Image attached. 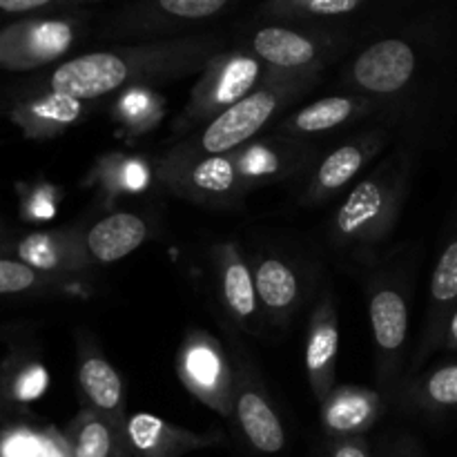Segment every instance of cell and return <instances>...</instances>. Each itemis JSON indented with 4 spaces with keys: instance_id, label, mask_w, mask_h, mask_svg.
<instances>
[{
    "instance_id": "1",
    "label": "cell",
    "mask_w": 457,
    "mask_h": 457,
    "mask_svg": "<svg viewBox=\"0 0 457 457\" xmlns=\"http://www.w3.org/2000/svg\"><path fill=\"white\" fill-rule=\"evenodd\" d=\"M221 47L223 36L208 31L96 49L54 67L45 87L76 101H96L123 87H147L156 80L204 71Z\"/></svg>"
},
{
    "instance_id": "2",
    "label": "cell",
    "mask_w": 457,
    "mask_h": 457,
    "mask_svg": "<svg viewBox=\"0 0 457 457\" xmlns=\"http://www.w3.org/2000/svg\"><path fill=\"white\" fill-rule=\"evenodd\" d=\"M317 74H284L268 70L254 92L214 116L199 138L187 147L199 154H232L239 147L248 145L275 119L281 107L311 89Z\"/></svg>"
},
{
    "instance_id": "3",
    "label": "cell",
    "mask_w": 457,
    "mask_h": 457,
    "mask_svg": "<svg viewBox=\"0 0 457 457\" xmlns=\"http://www.w3.org/2000/svg\"><path fill=\"white\" fill-rule=\"evenodd\" d=\"M85 9L18 18L0 31V62L9 71H29L65 56L87 29Z\"/></svg>"
},
{
    "instance_id": "4",
    "label": "cell",
    "mask_w": 457,
    "mask_h": 457,
    "mask_svg": "<svg viewBox=\"0 0 457 457\" xmlns=\"http://www.w3.org/2000/svg\"><path fill=\"white\" fill-rule=\"evenodd\" d=\"M344 36L315 22L266 21L250 34L245 49L268 70L284 74H320L321 67L344 47Z\"/></svg>"
},
{
    "instance_id": "5",
    "label": "cell",
    "mask_w": 457,
    "mask_h": 457,
    "mask_svg": "<svg viewBox=\"0 0 457 457\" xmlns=\"http://www.w3.org/2000/svg\"><path fill=\"white\" fill-rule=\"evenodd\" d=\"M235 0H129L105 18L101 36L107 38H174L186 29L214 21Z\"/></svg>"
},
{
    "instance_id": "6",
    "label": "cell",
    "mask_w": 457,
    "mask_h": 457,
    "mask_svg": "<svg viewBox=\"0 0 457 457\" xmlns=\"http://www.w3.org/2000/svg\"><path fill=\"white\" fill-rule=\"evenodd\" d=\"M266 71L268 67L245 47L232 52L221 49L201 71L187 101L183 123H210L214 116L254 92Z\"/></svg>"
},
{
    "instance_id": "7",
    "label": "cell",
    "mask_w": 457,
    "mask_h": 457,
    "mask_svg": "<svg viewBox=\"0 0 457 457\" xmlns=\"http://www.w3.org/2000/svg\"><path fill=\"white\" fill-rule=\"evenodd\" d=\"M402 199V181L386 165L361 179L333 219V232L342 241H375L395 223Z\"/></svg>"
},
{
    "instance_id": "8",
    "label": "cell",
    "mask_w": 457,
    "mask_h": 457,
    "mask_svg": "<svg viewBox=\"0 0 457 457\" xmlns=\"http://www.w3.org/2000/svg\"><path fill=\"white\" fill-rule=\"evenodd\" d=\"M161 174L174 192L201 201V204L232 201L245 192L235 152L232 154H199L187 145L177 147L163 161Z\"/></svg>"
},
{
    "instance_id": "9",
    "label": "cell",
    "mask_w": 457,
    "mask_h": 457,
    "mask_svg": "<svg viewBox=\"0 0 457 457\" xmlns=\"http://www.w3.org/2000/svg\"><path fill=\"white\" fill-rule=\"evenodd\" d=\"M181 382L192 395L221 415H230L235 406V378L217 339L208 333H195L186 339L177 357Z\"/></svg>"
},
{
    "instance_id": "10",
    "label": "cell",
    "mask_w": 457,
    "mask_h": 457,
    "mask_svg": "<svg viewBox=\"0 0 457 457\" xmlns=\"http://www.w3.org/2000/svg\"><path fill=\"white\" fill-rule=\"evenodd\" d=\"M418 70V54L404 38H382L353 61L351 80L361 92L391 96L402 92Z\"/></svg>"
},
{
    "instance_id": "11",
    "label": "cell",
    "mask_w": 457,
    "mask_h": 457,
    "mask_svg": "<svg viewBox=\"0 0 457 457\" xmlns=\"http://www.w3.org/2000/svg\"><path fill=\"white\" fill-rule=\"evenodd\" d=\"M125 437L134 457H183L195 451L210 449L219 442L217 436L187 431L150 413H137L128 418Z\"/></svg>"
},
{
    "instance_id": "12",
    "label": "cell",
    "mask_w": 457,
    "mask_h": 457,
    "mask_svg": "<svg viewBox=\"0 0 457 457\" xmlns=\"http://www.w3.org/2000/svg\"><path fill=\"white\" fill-rule=\"evenodd\" d=\"M339 355L337 312L330 299H324L315 308L306 342V373L320 404L335 391V369Z\"/></svg>"
},
{
    "instance_id": "13",
    "label": "cell",
    "mask_w": 457,
    "mask_h": 457,
    "mask_svg": "<svg viewBox=\"0 0 457 457\" xmlns=\"http://www.w3.org/2000/svg\"><path fill=\"white\" fill-rule=\"evenodd\" d=\"M83 114V101L43 87L12 107V119L29 138H52Z\"/></svg>"
},
{
    "instance_id": "14",
    "label": "cell",
    "mask_w": 457,
    "mask_h": 457,
    "mask_svg": "<svg viewBox=\"0 0 457 457\" xmlns=\"http://www.w3.org/2000/svg\"><path fill=\"white\" fill-rule=\"evenodd\" d=\"M235 415L245 440L254 451L263 455H275L286 446V431L279 415L272 409L268 397L248 379L237 386Z\"/></svg>"
},
{
    "instance_id": "15",
    "label": "cell",
    "mask_w": 457,
    "mask_h": 457,
    "mask_svg": "<svg viewBox=\"0 0 457 457\" xmlns=\"http://www.w3.org/2000/svg\"><path fill=\"white\" fill-rule=\"evenodd\" d=\"M79 384L83 395L87 397L89 411L125 433V386L114 366L101 355H85L79 366Z\"/></svg>"
},
{
    "instance_id": "16",
    "label": "cell",
    "mask_w": 457,
    "mask_h": 457,
    "mask_svg": "<svg viewBox=\"0 0 457 457\" xmlns=\"http://www.w3.org/2000/svg\"><path fill=\"white\" fill-rule=\"evenodd\" d=\"M145 239V219L134 212H114L94 223L83 241L92 262L116 263L141 248Z\"/></svg>"
},
{
    "instance_id": "17",
    "label": "cell",
    "mask_w": 457,
    "mask_h": 457,
    "mask_svg": "<svg viewBox=\"0 0 457 457\" xmlns=\"http://www.w3.org/2000/svg\"><path fill=\"white\" fill-rule=\"evenodd\" d=\"M379 397L369 388L342 386L328 395L321 404V424L330 436L355 437L373 427L379 418Z\"/></svg>"
},
{
    "instance_id": "18",
    "label": "cell",
    "mask_w": 457,
    "mask_h": 457,
    "mask_svg": "<svg viewBox=\"0 0 457 457\" xmlns=\"http://www.w3.org/2000/svg\"><path fill=\"white\" fill-rule=\"evenodd\" d=\"M18 259L47 275L83 270L92 262L85 241L80 244L67 232H31L18 244Z\"/></svg>"
},
{
    "instance_id": "19",
    "label": "cell",
    "mask_w": 457,
    "mask_h": 457,
    "mask_svg": "<svg viewBox=\"0 0 457 457\" xmlns=\"http://www.w3.org/2000/svg\"><path fill=\"white\" fill-rule=\"evenodd\" d=\"M373 342L384 357H393L402 351L409 335V306L400 290L379 288L369 302Z\"/></svg>"
},
{
    "instance_id": "20",
    "label": "cell",
    "mask_w": 457,
    "mask_h": 457,
    "mask_svg": "<svg viewBox=\"0 0 457 457\" xmlns=\"http://www.w3.org/2000/svg\"><path fill=\"white\" fill-rule=\"evenodd\" d=\"M221 293L228 312L239 324L248 326L259 312V293L254 284V272L245 266L235 245H223L221 250Z\"/></svg>"
},
{
    "instance_id": "21",
    "label": "cell",
    "mask_w": 457,
    "mask_h": 457,
    "mask_svg": "<svg viewBox=\"0 0 457 457\" xmlns=\"http://www.w3.org/2000/svg\"><path fill=\"white\" fill-rule=\"evenodd\" d=\"M71 457H129L128 437L105 418L85 409L70 428Z\"/></svg>"
},
{
    "instance_id": "22",
    "label": "cell",
    "mask_w": 457,
    "mask_h": 457,
    "mask_svg": "<svg viewBox=\"0 0 457 457\" xmlns=\"http://www.w3.org/2000/svg\"><path fill=\"white\" fill-rule=\"evenodd\" d=\"M378 150V143L370 141H357L339 145L337 150L330 152L317 168L315 177H312L311 190L308 195L312 199H326V196L335 195L342 187H346L353 179L360 174L369 156Z\"/></svg>"
},
{
    "instance_id": "23",
    "label": "cell",
    "mask_w": 457,
    "mask_h": 457,
    "mask_svg": "<svg viewBox=\"0 0 457 457\" xmlns=\"http://www.w3.org/2000/svg\"><path fill=\"white\" fill-rule=\"evenodd\" d=\"M370 101L361 96H328L311 103L284 120L281 129L288 134H320L339 128L369 110Z\"/></svg>"
},
{
    "instance_id": "24",
    "label": "cell",
    "mask_w": 457,
    "mask_h": 457,
    "mask_svg": "<svg viewBox=\"0 0 457 457\" xmlns=\"http://www.w3.org/2000/svg\"><path fill=\"white\" fill-rule=\"evenodd\" d=\"M235 159L241 179L248 187L253 183H263L288 174L290 168L302 161V150L279 141H257L239 147L235 152Z\"/></svg>"
},
{
    "instance_id": "25",
    "label": "cell",
    "mask_w": 457,
    "mask_h": 457,
    "mask_svg": "<svg viewBox=\"0 0 457 457\" xmlns=\"http://www.w3.org/2000/svg\"><path fill=\"white\" fill-rule=\"evenodd\" d=\"M259 302L270 315L286 317L299 302V277L288 262L266 257L254 268Z\"/></svg>"
},
{
    "instance_id": "26",
    "label": "cell",
    "mask_w": 457,
    "mask_h": 457,
    "mask_svg": "<svg viewBox=\"0 0 457 457\" xmlns=\"http://www.w3.org/2000/svg\"><path fill=\"white\" fill-rule=\"evenodd\" d=\"M369 0H263L257 16L272 22H315L346 16Z\"/></svg>"
},
{
    "instance_id": "27",
    "label": "cell",
    "mask_w": 457,
    "mask_h": 457,
    "mask_svg": "<svg viewBox=\"0 0 457 457\" xmlns=\"http://www.w3.org/2000/svg\"><path fill=\"white\" fill-rule=\"evenodd\" d=\"M422 404L436 411L457 409V361L433 370L422 384Z\"/></svg>"
},
{
    "instance_id": "28",
    "label": "cell",
    "mask_w": 457,
    "mask_h": 457,
    "mask_svg": "<svg viewBox=\"0 0 457 457\" xmlns=\"http://www.w3.org/2000/svg\"><path fill=\"white\" fill-rule=\"evenodd\" d=\"M431 297L442 308L457 303V237L437 259L431 277Z\"/></svg>"
},
{
    "instance_id": "29",
    "label": "cell",
    "mask_w": 457,
    "mask_h": 457,
    "mask_svg": "<svg viewBox=\"0 0 457 457\" xmlns=\"http://www.w3.org/2000/svg\"><path fill=\"white\" fill-rule=\"evenodd\" d=\"M161 103L147 87H129L119 101V114L123 123L134 128H145L156 120L161 114Z\"/></svg>"
},
{
    "instance_id": "30",
    "label": "cell",
    "mask_w": 457,
    "mask_h": 457,
    "mask_svg": "<svg viewBox=\"0 0 457 457\" xmlns=\"http://www.w3.org/2000/svg\"><path fill=\"white\" fill-rule=\"evenodd\" d=\"M103 0H0V12L7 16H36V13H62L98 4Z\"/></svg>"
},
{
    "instance_id": "31",
    "label": "cell",
    "mask_w": 457,
    "mask_h": 457,
    "mask_svg": "<svg viewBox=\"0 0 457 457\" xmlns=\"http://www.w3.org/2000/svg\"><path fill=\"white\" fill-rule=\"evenodd\" d=\"M40 281L38 270L27 266L25 262H13V259H3L0 262V293L3 295H21L27 290L36 288Z\"/></svg>"
},
{
    "instance_id": "32",
    "label": "cell",
    "mask_w": 457,
    "mask_h": 457,
    "mask_svg": "<svg viewBox=\"0 0 457 457\" xmlns=\"http://www.w3.org/2000/svg\"><path fill=\"white\" fill-rule=\"evenodd\" d=\"M47 388V373L43 366H29V369L21 370L13 384V395L18 402H31L40 397Z\"/></svg>"
},
{
    "instance_id": "33",
    "label": "cell",
    "mask_w": 457,
    "mask_h": 457,
    "mask_svg": "<svg viewBox=\"0 0 457 457\" xmlns=\"http://www.w3.org/2000/svg\"><path fill=\"white\" fill-rule=\"evenodd\" d=\"M330 457H370L369 446L361 436L355 437H344V440L335 442Z\"/></svg>"
},
{
    "instance_id": "34",
    "label": "cell",
    "mask_w": 457,
    "mask_h": 457,
    "mask_svg": "<svg viewBox=\"0 0 457 457\" xmlns=\"http://www.w3.org/2000/svg\"><path fill=\"white\" fill-rule=\"evenodd\" d=\"M123 186L125 190L138 192L147 186V170L141 161H128L123 165Z\"/></svg>"
},
{
    "instance_id": "35",
    "label": "cell",
    "mask_w": 457,
    "mask_h": 457,
    "mask_svg": "<svg viewBox=\"0 0 457 457\" xmlns=\"http://www.w3.org/2000/svg\"><path fill=\"white\" fill-rule=\"evenodd\" d=\"M446 348H453L457 351V308L451 315L449 324H446Z\"/></svg>"
}]
</instances>
